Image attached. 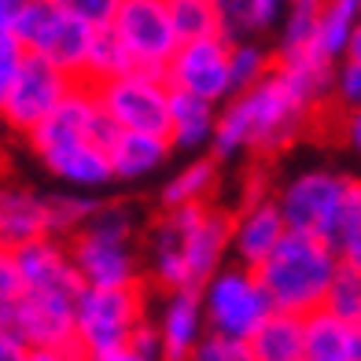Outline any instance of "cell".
Returning a JSON list of instances; mask_svg holds the SVG:
<instances>
[{"label":"cell","instance_id":"obj_38","mask_svg":"<svg viewBox=\"0 0 361 361\" xmlns=\"http://www.w3.org/2000/svg\"><path fill=\"white\" fill-rule=\"evenodd\" d=\"M23 291H26V281H23L19 258H15L11 247H0V302L19 299Z\"/></svg>","mask_w":361,"mask_h":361},{"label":"cell","instance_id":"obj_36","mask_svg":"<svg viewBox=\"0 0 361 361\" xmlns=\"http://www.w3.org/2000/svg\"><path fill=\"white\" fill-rule=\"evenodd\" d=\"M26 56H30V48L23 44V37L15 34L11 26H0V96L8 92V85L15 81Z\"/></svg>","mask_w":361,"mask_h":361},{"label":"cell","instance_id":"obj_3","mask_svg":"<svg viewBox=\"0 0 361 361\" xmlns=\"http://www.w3.org/2000/svg\"><path fill=\"white\" fill-rule=\"evenodd\" d=\"M339 262H343L339 251L324 236L288 228V236L258 266V276L276 310H291V314L306 317L324 306V295H328V284H332Z\"/></svg>","mask_w":361,"mask_h":361},{"label":"cell","instance_id":"obj_18","mask_svg":"<svg viewBox=\"0 0 361 361\" xmlns=\"http://www.w3.org/2000/svg\"><path fill=\"white\" fill-rule=\"evenodd\" d=\"M44 162V170L56 180H63L67 188H85V192H100L104 185L114 180V166L104 144L96 140H78V144H63L52 152L37 155Z\"/></svg>","mask_w":361,"mask_h":361},{"label":"cell","instance_id":"obj_27","mask_svg":"<svg viewBox=\"0 0 361 361\" xmlns=\"http://www.w3.org/2000/svg\"><path fill=\"white\" fill-rule=\"evenodd\" d=\"M48 200V228L52 236L71 240L78 228H85V221L100 210V200L85 188H67V192H56V195H44Z\"/></svg>","mask_w":361,"mask_h":361},{"label":"cell","instance_id":"obj_1","mask_svg":"<svg viewBox=\"0 0 361 361\" xmlns=\"http://www.w3.org/2000/svg\"><path fill=\"white\" fill-rule=\"evenodd\" d=\"M233 214L207 203L162 207V218L147 233V266L152 281L166 291L203 288L233 255Z\"/></svg>","mask_w":361,"mask_h":361},{"label":"cell","instance_id":"obj_20","mask_svg":"<svg viewBox=\"0 0 361 361\" xmlns=\"http://www.w3.org/2000/svg\"><path fill=\"white\" fill-rule=\"evenodd\" d=\"M302 361H361V324L328 314L324 306L306 314Z\"/></svg>","mask_w":361,"mask_h":361},{"label":"cell","instance_id":"obj_16","mask_svg":"<svg viewBox=\"0 0 361 361\" xmlns=\"http://www.w3.org/2000/svg\"><path fill=\"white\" fill-rule=\"evenodd\" d=\"M26 291H56V295H81V276L74 269L71 247L63 236H37L15 247Z\"/></svg>","mask_w":361,"mask_h":361},{"label":"cell","instance_id":"obj_42","mask_svg":"<svg viewBox=\"0 0 361 361\" xmlns=\"http://www.w3.org/2000/svg\"><path fill=\"white\" fill-rule=\"evenodd\" d=\"M343 129H347V144L361 155V107L347 111V126H343Z\"/></svg>","mask_w":361,"mask_h":361},{"label":"cell","instance_id":"obj_14","mask_svg":"<svg viewBox=\"0 0 361 361\" xmlns=\"http://www.w3.org/2000/svg\"><path fill=\"white\" fill-rule=\"evenodd\" d=\"M347 180L336 170H302L276 192V203L284 210V221L295 233H314L328 240V228L336 221V210L343 203Z\"/></svg>","mask_w":361,"mask_h":361},{"label":"cell","instance_id":"obj_4","mask_svg":"<svg viewBox=\"0 0 361 361\" xmlns=\"http://www.w3.org/2000/svg\"><path fill=\"white\" fill-rule=\"evenodd\" d=\"M137 221L122 203H100L85 228L67 240L74 269L85 288H133L140 284V258L133 251Z\"/></svg>","mask_w":361,"mask_h":361},{"label":"cell","instance_id":"obj_7","mask_svg":"<svg viewBox=\"0 0 361 361\" xmlns=\"http://www.w3.org/2000/svg\"><path fill=\"white\" fill-rule=\"evenodd\" d=\"M11 30L23 37L30 52L52 59L56 67L74 74L78 81H85V63H89L96 30L89 23H81L78 15H71L59 0H26V8L19 11Z\"/></svg>","mask_w":361,"mask_h":361},{"label":"cell","instance_id":"obj_25","mask_svg":"<svg viewBox=\"0 0 361 361\" xmlns=\"http://www.w3.org/2000/svg\"><path fill=\"white\" fill-rule=\"evenodd\" d=\"M357 26H361V0H324L310 52L339 63L343 56H347L350 37H354Z\"/></svg>","mask_w":361,"mask_h":361},{"label":"cell","instance_id":"obj_17","mask_svg":"<svg viewBox=\"0 0 361 361\" xmlns=\"http://www.w3.org/2000/svg\"><path fill=\"white\" fill-rule=\"evenodd\" d=\"M155 332H159V361H188L195 343L207 332V310H203L200 288L170 291Z\"/></svg>","mask_w":361,"mask_h":361},{"label":"cell","instance_id":"obj_22","mask_svg":"<svg viewBox=\"0 0 361 361\" xmlns=\"http://www.w3.org/2000/svg\"><path fill=\"white\" fill-rule=\"evenodd\" d=\"M218 107L221 104H210V100H203V96L173 89L170 133H166L170 144H173V152H200V147H210V140H214V126H218Z\"/></svg>","mask_w":361,"mask_h":361},{"label":"cell","instance_id":"obj_30","mask_svg":"<svg viewBox=\"0 0 361 361\" xmlns=\"http://www.w3.org/2000/svg\"><path fill=\"white\" fill-rule=\"evenodd\" d=\"M328 243L339 251L343 262H354L361 255V180H347L343 203L336 210V221L328 228Z\"/></svg>","mask_w":361,"mask_h":361},{"label":"cell","instance_id":"obj_34","mask_svg":"<svg viewBox=\"0 0 361 361\" xmlns=\"http://www.w3.org/2000/svg\"><path fill=\"white\" fill-rule=\"evenodd\" d=\"M188 361H255V350L247 339L240 336H225V332H214L207 328L203 339L195 343V350Z\"/></svg>","mask_w":361,"mask_h":361},{"label":"cell","instance_id":"obj_29","mask_svg":"<svg viewBox=\"0 0 361 361\" xmlns=\"http://www.w3.org/2000/svg\"><path fill=\"white\" fill-rule=\"evenodd\" d=\"M228 67H233V96L255 89L262 78H269L276 67V52H269L258 37L247 41H233L228 48Z\"/></svg>","mask_w":361,"mask_h":361},{"label":"cell","instance_id":"obj_15","mask_svg":"<svg viewBox=\"0 0 361 361\" xmlns=\"http://www.w3.org/2000/svg\"><path fill=\"white\" fill-rule=\"evenodd\" d=\"M284 236H288V221H284V210H281V203H276V195L255 192L251 200H243L240 210L233 214L228 255H233V262H243V266L258 269Z\"/></svg>","mask_w":361,"mask_h":361},{"label":"cell","instance_id":"obj_2","mask_svg":"<svg viewBox=\"0 0 361 361\" xmlns=\"http://www.w3.org/2000/svg\"><path fill=\"white\" fill-rule=\"evenodd\" d=\"M317 107L291 85L284 71L262 78L255 89L233 96L218 107L214 159H236L243 152H281L302 137L310 114Z\"/></svg>","mask_w":361,"mask_h":361},{"label":"cell","instance_id":"obj_8","mask_svg":"<svg viewBox=\"0 0 361 361\" xmlns=\"http://www.w3.org/2000/svg\"><path fill=\"white\" fill-rule=\"evenodd\" d=\"M104 111L122 129H140V133H170V100L173 85L162 71L133 67L118 78H107L96 85Z\"/></svg>","mask_w":361,"mask_h":361},{"label":"cell","instance_id":"obj_43","mask_svg":"<svg viewBox=\"0 0 361 361\" xmlns=\"http://www.w3.org/2000/svg\"><path fill=\"white\" fill-rule=\"evenodd\" d=\"M23 8H26V0H0V26H15Z\"/></svg>","mask_w":361,"mask_h":361},{"label":"cell","instance_id":"obj_45","mask_svg":"<svg viewBox=\"0 0 361 361\" xmlns=\"http://www.w3.org/2000/svg\"><path fill=\"white\" fill-rule=\"evenodd\" d=\"M354 266H361V255H357V258H354Z\"/></svg>","mask_w":361,"mask_h":361},{"label":"cell","instance_id":"obj_41","mask_svg":"<svg viewBox=\"0 0 361 361\" xmlns=\"http://www.w3.org/2000/svg\"><path fill=\"white\" fill-rule=\"evenodd\" d=\"M26 343L23 339H15L8 332H0V361H26Z\"/></svg>","mask_w":361,"mask_h":361},{"label":"cell","instance_id":"obj_37","mask_svg":"<svg viewBox=\"0 0 361 361\" xmlns=\"http://www.w3.org/2000/svg\"><path fill=\"white\" fill-rule=\"evenodd\" d=\"M63 8L71 15H78L81 23H89L92 30H104L114 23V15H118L122 0H59Z\"/></svg>","mask_w":361,"mask_h":361},{"label":"cell","instance_id":"obj_23","mask_svg":"<svg viewBox=\"0 0 361 361\" xmlns=\"http://www.w3.org/2000/svg\"><path fill=\"white\" fill-rule=\"evenodd\" d=\"M247 343L255 350V361H302L306 317L291 310H273Z\"/></svg>","mask_w":361,"mask_h":361},{"label":"cell","instance_id":"obj_19","mask_svg":"<svg viewBox=\"0 0 361 361\" xmlns=\"http://www.w3.org/2000/svg\"><path fill=\"white\" fill-rule=\"evenodd\" d=\"M37 236H52L48 200L23 185H0V247L15 251Z\"/></svg>","mask_w":361,"mask_h":361},{"label":"cell","instance_id":"obj_11","mask_svg":"<svg viewBox=\"0 0 361 361\" xmlns=\"http://www.w3.org/2000/svg\"><path fill=\"white\" fill-rule=\"evenodd\" d=\"M74 306L78 295L23 291L19 299L0 302V332L23 339L26 347H71Z\"/></svg>","mask_w":361,"mask_h":361},{"label":"cell","instance_id":"obj_33","mask_svg":"<svg viewBox=\"0 0 361 361\" xmlns=\"http://www.w3.org/2000/svg\"><path fill=\"white\" fill-rule=\"evenodd\" d=\"M324 310L343 321L361 324V266L339 262L332 284H328V295H324Z\"/></svg>","mask_w":361,"mask_h":361},{"label":"cell","instance_id":"obj_44","mask_svg":"<svg viewBox=\"0 0 361 361\" xmlns=\"http://www.w3.org/2000/svg\"><path fill=\"white\" fill-rule=\"evenodd\" d=\"M347 56H350V59H357V63H361V26H357V30H354V37H350V48H347Z\"/></svg>","mask_w":361,"mask_h":361},{"label":"cell","instance_id":"obj_9","mask_svg":"<svg viewBox=\"0 0 361 361\" xmlns=\"http://www.w3.org/2000/svg\"><path fill=\"white\" fill-rule=\"evenodd\" d=\"M74 85H78L74 74L56 67L52 59L30 52L26 63L19 67V74H15V81L8 85V92L0 96V118H4L8 129L30 137L48 118V114L59 107V100Z\"/></svg>","mask_w":361,"mask_h":361},{"label":"cell","instance_id":"obj_6","mask_svg":"<svg viewBox=\"0 0 361 361\" xmlns=\"http://www.w3.org/2000/svg\"><path fill=\"white\" fill-rule=\"evenodd\" d=\"M203 295V310H207V328L225 336H240L251 339L262 321L273 314V299L255 266H243V262H233L210 276V281L200 288Z\"/></svg>","mask_w":361,"mask_h":361},{"label":"cell","instance_id":"obj_21","mask_svg":"<svg viewBox=\"0 0 361 361\" xmlns=\"http://www.w3.org/2000/svg\"><path fill=\"white\" fill-rule=\"evenodd\" d=\"M114 180H140L152 177L162 162L173 155V144L166 133H140V129H122L114 144L107 147Z\"/></svg>","mask_w":361,"mask_h":361},{"label":"cell","instance_id":"obj_35","mask_svg":"<svg viewBox=\"0 0 361 361\" xmlns=\"http://www.w3.org/2000/svg\"><path fill=\"white\" fill-rule=\"evenodd\" d=\"M332 100L343 107V111H354L361 107V63L343 56L336 63V74H332Z\"/></svg>","mask_w":361,"mask_h":361},{"label":"cell","instance_id":"obj_10","mask_svg":"<svg viewBox=\"0 0 361 361\" xmlns=\"http://www.w3.org/2000/svg\"><path fill=\"white\" fill-rule=\"evenodd\" d=\"M118 133H122V126L104 111L100 96H96V85L78 81V85L59 100V107L48 114L26 140L37 155H44V152H52V147L78 144V140H96V144L111 147Z\"/></svg>","mask_w":361,"mask_h":361},{"label":"cell","instance_id":"obj_5","mask_svg":"<svg viewBox=\"0 0 361 361\" xmlns=\"http://www.w3.org/2000/svg\"><path fill=\"white\" fill-rule=\"evenodd\" d=\"M147 321L144 288H81L74 306V347L92 357L133 343L137 328Z\"/></svg>","mask_w":361,"mask_h":361},{"label":"cell","instance_id":"obj_28","mask_svg":"<svg viewBox=\"0 0 361 361\" xmlns=\"http://www.w3.org/2000/svg\"><path fill=\"white\" fill-rule=\"evenodd\" d=\"M321 4H324V0H288L284 19H281V41H276V56L310 52L314 34H317V19H321Z\"/></svg>","mask_w":361,"mask_h":361},{"label":"cell","instance_id":"obj_26","mask_svg":"<svg viewBox=\"0 0 361 361\" xmlns=\"http://www.w3.org/2000/svg\"><path fill=\"white\" fill-rule=\"evenodd\" d=\"M218 188V159H192L188 166H180L162 185V207H192V203H207L210 192Z\"/></svg>","mask_w":361,"mask_h":361},{"label":"cell","instance_id":"obj_31","mask_svg":"<svg viewBox=\"0 0 361 361\" xmlns=\"http://www.w3.org/2000/svg\"><path fill=\"white\" fill-rule=\"evenodd\" d=\"M126 71H133V59H129L122 37L114 34L111 26L96 30L92 48H89V63H85V81H89V85H100V81L118 78Z\"/></svg>","mask_w":361,"mask_h":361},{"label":"cell","instance_id":"obj_39","mask_svg":"<svg viewBox=\"0 0 361 361\" xmlns=\"http://www.w3.org/2000/svg\"><path fill=\"white\" fill-rule=\"evenodd\" d=\"M26 361H85V354H81L74 343L71 347H30Z\"/></svg>","mask_w":361,"mask_h":361},{"label":"cell","instance_id":"obj_12","mask_svg":"<svg viewBox=\"0 0 361 361\" xmlns=\"http://www.w3.org/2000/svg\"><path fill=\"white\" fill-rule=\"evenodd\" d=\"M111 30L122 37L133 67H144V71L166 74V63L180 48L166 0H122Z\"/></svg>","mask_w":361,"mask_h":361},{"label":"cell","instance_id":"obj_24","mask_svg":"<svg viewBox=\"0 0 361 361\" xmlns=\"http://www.w3.org/2000/svg\"><path fill=\"white\" fill-rule=\"evenodd\" d=\"M214 4H218L221 34L228 41H247L281 26L288 0H214Z\"/></svg>","mask_w":361,"mask_h":361},{"label":"cell","instance_id":"obj_40","mask_svg":"<svg viewBox=\"0 0 361 361\" xmlns=\"http://www.w3.org/2000/svg\"><path fill=\"white\" fill-rule=\"evenodd\" d=\"M85 361H152L147 354H140L133 343H126V347H114V350H104V354H92Z\"/></svg>","mask_w":361,"mask_h":361},{"label":"cell","instance_id":"obj_32","mask_svg":"<svg viewBox=\"0 0 361 361\" xmlns=\"http://www.w3.org/2000/svg\"><path fill=\"white\" fill-rule=\"evenodd\" d=\"M166 4H170V19H173V30L180 41L221 34V19H218L214 0H166Z\"/></svg>","mask_w":361,"mask_h":361},{"label":"cell","instance_id":"obj_13","mask_svg":"<svg viewBox=\"0 0 361 361\" xmlns=\"http://www.w3.org/2000/svg\"><path fill=\"white\" fill-rule=\"evenodd\" d=\"M228 48H233V41H228L225 34L180 41L173 59L166 63L170 85L180 89V92L203 96V100H210V104L233 100V67H228Z\"/></svg>","mask_w":361,"mask_h":361}]
</instances>
